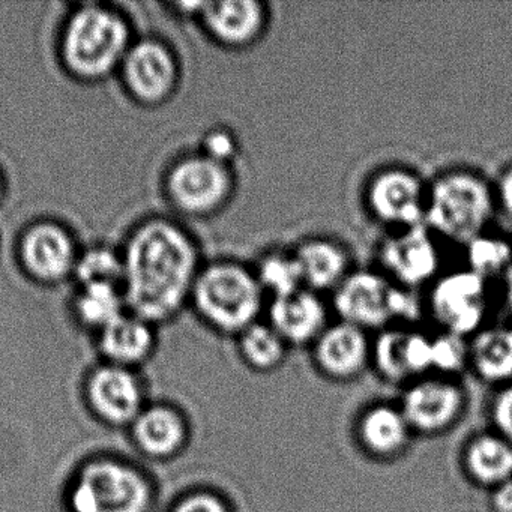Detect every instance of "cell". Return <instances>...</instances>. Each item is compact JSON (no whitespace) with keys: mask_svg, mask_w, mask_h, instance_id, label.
Wrapping results in <instances>:
<instances>
[{"mask_svg":"<svg viewBox=\"0 0 512 512\" xmlns=\"http://www.w3.org/2000/svg\"><path fill=\"white\" fill-rule=\"evenodd\" d=\"M197 275L194 242L173 224H146L128 245V302L143 319H163L175 313L193 292Z\"/></svg>","mask_w":512,"mask_h":512,"instance_id":"cell-1","label":"cell"},{"mask_svg":"<svg viewBox=\"0 0 512 512\" xmlns=\"http://www.w3.org/2000/svg\"><path fill=\"white\" fill-rule=\"evenodd\" d=\"M497 209L493 184L475 170H445L428 184L424 224L436 236L464 245L487 233Z\"/></svg>","mask_w":512,"mask_h":512,"instance_id":"cell-2","label":"cell"},{"mask_svg":"<svg viewBox=\"0 0 512 512\" xmlns=\"http://www.w3.org/2000/svg\"><path fill=\"white\" fill-rule=\"evenodd\" d=\"M197 310L215 328L242 334L259 322L266 292L253 266L238 260H218L203 268L193 287Z\"/></svg>","mask_w":512,"mask_h":512,"instance_id":"cell-3","label":"cell"},{"mask_svg":"<svg viewBox=\"0 0 512 512\" xmlns=\"http://www.w3.org/2000/svg\"><path fill=\"white\" fill-rule=\"evenodd\" d=\"M332 293L341 322L364 331L385 328L394 320L416 319L421 311L415 292L403 289L380 271L353 269Z\"/></svg>","mask_w":512,"mask_h":512,"instance_id":"cell-4","label":"cell"},{"mask_svg":"<svg viewBox=\"0 0 512 512\" xmlns=\"http://www.w3.org/2000/svg\"><path fill=\"white\" fill-rule=\"evenodd\" d=\"M128 46L124 20L103 8H83L71 20L64 55L74 73L85 77L109 73Z\"/></svg>","mask_w":512,"mask_h":512,"instance_id":"cell-5","label":"cell"},{"mask_svg":"<svg viewBox=\"0 0 512 512\" xmlns=\"http://www.w3.org/2000/svg\"><path fill=\"white\" fill-rule=\"evenodd\" d=\"M428 185L406 166H386L368 178L364 205L376 223L391 232L424 224Z\"/></svg>","mask_w":512,"mask_h":512,"instance_id":"cell-6","label":"cell"},{"mask_svg":"<svg viewBox=\"0 0 512 512\" xmlns=\"http://www.w3.org/2000/svg\"><path fill=\"white\" fill-rule=\"evenodd\" d=\"M377 260L382 274L412 292L433 284L439 277L436 235L425 224L389 233L380 242Z\"/></svg>","mask_w":512,"mask_h":512,"instance_id":"cell-7","label":"cell"},{"mask_svg":"<svg viewBox=\"0 0 512 512\" xmlns=\"http://www.w3.org/2000/svg\"><path fill=\"white\" fill-rule=\"evenodd\" d=\"M149 491L142 476L116 463L89 466L73 490L76 512H145Z\"/></svg>","mask_w":512,"mask_h":512,"instance_id":"cell-8","label":"cell"},{"mask_svg":"<svg viewBox=\"0 0 512 512\" xmlns=\"http://www.w3.org/2000/svg\"><path fill=\"white\" fill-rule=\"evenodd\" d=\"M235 190L233 167L203 154L185 158L169 176L172 199L188 214H215L227 206Z\"/></svg>","mask_w":512,"mask_h":512,"instance_id":"cell-9","label":"cell"},{"mask_svg":"<svg viewBox=\"0 0 512 512\" xmlns=\"http://www.w3.org/2000/svg\"><path fill=\"white\" fill-rule=\"evenodd\" d=\"M428 305L446 334H478L487 310V280L467 268L437 277Z\"/></svg>","mask_w":512,"mask_h":512,"instance_id":"cell-10","label":"cell"},{"mask_svg":"<svg viewBox=\"0 0 512 512\" xmlns=\"http://www.w3.org/2000/svg\"><path fill=\"white\" fill-rule=\"evenodd\" d=\"M200 16L209 35L230 50H247L256 46L271 25L269 5L260 0L206 2Z\"/></svg>","mask_w":512,"mask_h":512,"instance_id":"cell-11","label":"cell"},{"mask_svg":"<svg viewBox=\"0 0 512 512\" xmlns=\"http://www.w3.org/2000/svg\"><path fill=\"white\" fill-rule=\"evenodd\" d=\"M269 325L286 344L314 343L328 328V313L319 293L302 289L272 298L268 305Z\"/></svg>","mask_w":512,"mask_h":512,"instance_id":"cell-12","label":"cell"},{"mask_svg":"<svg viewBox=\"0 0 512 512\" xmlns=\"http://www.w3.org/2000/svg\"><path fill=\"white\" fill-rule=\"evenodd\" d=\"M302 286L316 293L334 292L353 271L349 250L337 239L310 236L292 248Z\"/></svg>","mask_w":512,"mask_h":512,"instance_id":"cell-13","label":"cell"},{"mask_svg":"<svg viewBox=\"0 0 512 512\" xmlns=\"http://www.w3.org/2000/svg\"><path fill=\"white\" fill-rule=\"evenodd\" d=\"M460 407L461 394L454 385L428 380L406 392L401 412L409 427L422 433H436L457 418Z\"/></svg>","mask_w":512,"mask_h":512,"instance_id":"cell-14","label":"cell"},{"mask_svg":"<svg viewBox=\"0 0 512 512\" xmlns=\"http://www.w3.org/2000/svg\"><path fill=\"white\" fill-rule=\"evenodd\" d=\"M317 364L329 376L347 379L364 368L368 358V341L364 329L338 322L328 325L314 341Z\"/></svg>","mask_w":512,"mask_h":512,"instance_id":"cell-15","label":"cell"},{"mask_svg":"<svg viewBox=\"0 0 512 512\" xmlns=\"http://www.w3.org/2000/svg\"><path fill=\"white\" fill-rule=\"evenodd\" d=\"M26 268L43 280L65 277L74 265V245L70 235L53 224L32 227L22 242Z\"/></svg>","mask_w":512,"mask_h":512,"instance_id":"cell-16","label":"cell"},{"mask_svg":"<svg viewBox=\"0 0 512 512\" xmlns=\"http://www.w3.org/2000/svg\"><path fill=\"white\" fill-rule=\"evenodd\" d=\"M125 79L137 97L160 100L175 85L176 65L172 55L160 44H137L125 61Z\"/></svg>","mask_w":512,"mask_h":512,"instance_id":"cell-17","label":"cell"},{"mask_svg":"<svg viewBox=\"0 0 512 512\" xmlns=\"http://www.w3.org/2000/svg\"><path fill=\"white\" fill-rule=\"evenodd\" d=\"M89 392L95 409L109 421H130L139 412L142 401L139 385L122 368L107 367L98 371Z\"/></svg>","mask_w":512,"mask_h":512,"instance_id":"cell-18","label":"cell"},{"mask_svg":"<svg viewBox=\"0 0 512 512\" xmlns=\"http://www.w3.org/2000/svg\"><path fill=\"white\" fill-rule=\"evenodd\" d=\"M466 466L479 484L497 487L512 479V445L499 434H484L467 448Z\"/></svg>","mask_w":512,"mask_h":512,"instance_id":"cell-19","label":"cell"},{"mask_svg":"<svg viewBox=\"0 0 512 512\" xmlns=\"http://www.w3.org/2000/svg\"><path fill=\"white\" fill-rule=\"evenodd\" d=\"M476 371L491 382L512 379V328L478 332L469 349Z\"/></svg>","mask_w":512,"mask_h":512,"instance_id":"cell-20","label":"cell"},{"mask_svg":"<svg viewBox=\"0 0 512 512\" xmlns=\"http://www.w3.org/2000/svg\"><path fill=\"white\" fill-rule=\"evenodd\" d=\"M409 424L403 412L388 406L374 407L361 421L362 443L373 454L392 455L400 451L409 436Z\"/></svg>","mask_w":512,"mask_h":512,"instance_id":"cell-21","label":"cell"},{"mask_svg":"<svg viewBox=\"0 0 512 512\" xmlns=\"http://www.w3.org/2000/svg\"><path fill=\"white\" fill-rule=\"evenodd\" d=\"M136 436L146 451L166 455L181 445L184 427L175 412L158 407L148 410L137 419Z\"/></svg>","mask_w":512,"mask_h":512,"instance_id":"cell-22","label":"cell"},{"mask_svg":"<svg viewBox=\"0 0 512 512\" xmlns=\"http://www.w3.org/2000/svg\"><path fill=\"white\" fill-rule=\"evenodd\" d=\"M101 344L110 358L133 362L148 352L151 332L142 320L121 316L104 328Z\"/></svg>","mask_w":512,"mask_h":512,"instance_id":"cell-23","label":"cell"},{"mask_svg":"<svg viewBox=\"0 0 512 512\" xmlns=\"http://www.w3.org/2000/svg\"><path fill=\"white\" fill-rule=\"evenodd\" d=\"M253 269L263 290L272 293L274 298L289 295L304 287L292 250L274 248L265 251Z\"/></svg>","mask_w":512,"mask_h":512,"instance_id":"cell-24","label":"cell"},{"mask_svg":"<svg viewBox=\"0 0 512 512\" xmlns=\"http://www.w3.org/2000/svg\"><path fill=\"white\" fill-rule=\"evenodd\" d=\"M466 248L467 269L484 280L497 275L503 277L512 268V247L503 238L484 233L469 242Z\"/></svg>","mask_w":512,"mask_h":512,"instance_id":"cell-25","label":"cell"},{"mask_svg":"<svg viewBox=\"0 0 512 512\" xmlns=\"http://www.w3.org/2000/svg\"><path fill=\"white\" fill-rule=\"evenodd\" d=\"M239 335L242 355L254 368L269 370L283 361L286 341L269 323H254Z\"/></svg>","mask_w":512,"mask_h":512,"instance_id":"cell-26","label":"cell"},{"mask_svg":"<svg viewBox=\"0 0 512 512\" xmlns=\"http://www.w3.org/2000/svg\"><path fill=\"white\" fill-rule=\"evenodd\" d=\"M77 275L83 286H118L125 278V265L116 254L106 248L89 251L77 266Z\"/></svg>","mask_w":512,"mask_h":512,"instance_id":"cell-27","label":"cell"},{"mask_svg":"<svg viewBox=\"0 0 512 512\" xmlns=\"http://www.w3.org/2000/svg\"><path fill=\"white\" fill-rule=\"evenodd\" d=\"M77 307L86 322L103 328L121 317V299L112 286L85 287Z\"/></svg>","mask_w":512,"mask_h":512,"instance_id":"cell-28","label":"cell"},{"mask_svg":"<svg viewBox=\"0 0 512 512\" xmlns=\"http://www.w3.org/2000/svg\"><path fill=\"white\" fill-rule=\"evenodd\" d=\"M406 332L401 329H388L377 338L374 346V358L380 371L389 379L401 380L409 376L404 359V341Z\"/></svg>","mask_w":512,"mask_h":512,"instance_id":"cell-29","label":"cell"},{"mask_svg":"<svg viewBox=\"0 0 512 512\" xmlns=\"http://www.w3.org/2000/svg\"><path fill=\"white\" fill-rule=\"evenodd\" d=\"M469 349L463 337L443 334L433 338V367L443 371H455L463 367Z\"/></svg>","mask_w":512,"mask_h":512,"instance_id":"cell-30","label":"cell"},{"mask_svg":"<svg viewBox=\"0 0 512 512\" xmlns=\"http://www.w3.org/2000/svg\"><path fill=\"white\" fill-rule=\"evenodd\" d=\"M202 154L218 163L232 166L239 154V142L227 128H214L203 137Z\"/></svg>","mask_w":512,"mask_h":512,"instance_id":"cell-31","label":"cell"},{"mask_svg":"<svg viewBox=\"0 0 512 512\" xmlns=\"http://www.w3.org/2000/svg\"><path fill=\"white\" fill-rule=\"evenodd\" d=\"M491 415L497 434L512 445V383L505 386L494 398Z\"/></svg>","mask_w":512,"mask_h":512,"instance_id":"cell-32","label":"cell"},{"mask_svg":"<svg viewBox=\"0 0 512 512\" xmlns=\"http://www.w3.org/2000/svg\"><path fill=\"white\" fill-rule=\"evenodd\" d=\"M493 187L497 208L502 209L508 217L512 218V164L503 169Z\"/></svg>","mask_w":512,"mask_h":512,"instance_id":"cell-33","label":"cell"},{"mask_svg":"<svg viewBox=\"0 0 512 512\" xmlns=\"http://www.w3.org/2000/svg\"><path fill=\"white\" fill-rule=\"evenodd\" d=\"M175 512H227L226 506L211 494H197L182 502Z\"/></svg>","mask_w":512,"mask_h":512,"instance_id":"cell-34","label":"cell"},{"mask_svg":"<svg viewBox=\"0 0 512 512\" xmlns=\"http://www.w3.org/2000/svg\"><path fill=\"white\" fill-rule=\"evenodd\" d=\"M491 505L496 512H512V479L493 488Z\"/></svg>","mask_w":512,"mask_h":512,"instance_id":"cell-35","label":"cell"},{"mask_svg":"<svg viewBox=\"0 0 512 512\" xmlns=\"http://www.w3.org/2000/svg\"><path fill=\"white\" fill-rule=\"evenodd\" d=\"M0 193H2V184H0Z\"/></svg>","mask_w":512,"mask_h":512,"instance_id":"cell-36","label":"cell"}]
</instances>
